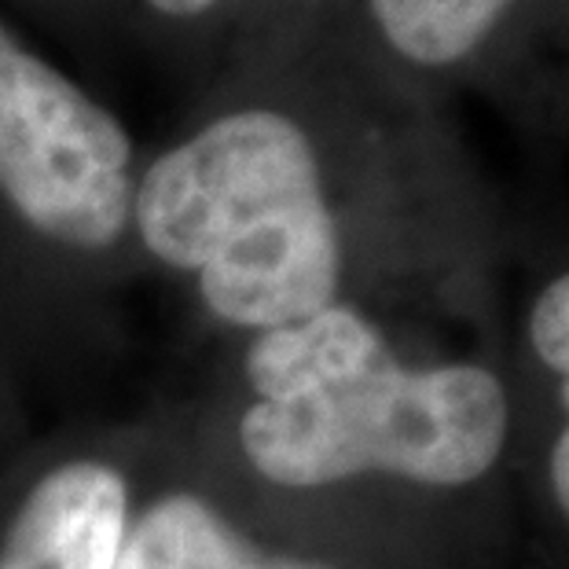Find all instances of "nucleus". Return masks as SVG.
I'll use <instances>...</instances> for the list:
<instances>
[{
  "label": "nucleus",
  "instance_id": "1",
  "mask_svg": "<svg viewBox=\"0 0 569 569\" xmlns=\"http://www.w3.org/2000/svg\"><path fill=\"white\" fill-rule=\"evenodd\" d=\"M247 379L253 405L239 445L250 467L283 489L360 475L463 489L500 463L511 433V401L489 368H408L365 312L338 301L261 331Z\"/></svg>",
  "mask_w": 569,
  "mask_h": 569
},
{
  "label": "nucleus",
  "instance_id": "2",
  "mask_svg": "<svg viewBox=\"0 0 569 569\" xmlns=\"http://www.w3.org/2000/svg\"><path fill=\"white\" fill-rule=\"evenodd\" d=\"M132 228L232 327L261 335L338 301L342 239L317 143L276 107H236L162 151L137 180Z\"/></svg>",
  "mask_w": 569,
  "mask_h": 569
},
{
  "label": "nucleus",
  "instance_id": "3",
  "mask_svg": "<svg viewBox=\"0 0 569 569\" xmlns=\"http://www.w3.org/2000/svg\"><path fill=\"white\" fill-rule=\"evenodd\" d=\"M126 126L0 19V196L70 250H111L132 228Z\"/></svg>",
  "mask_w": 569,
  "mask_h": 569
},
{
  "label": "nucleus",
  "instance_id": "4",
  "mask_svg": "<svg viewBox=\"0 0 569 569\" xmlns=\"http://www.w3.org/2000/svg\"><path fill=\"white\" fill-rule=\"evenodd\" d=\"M126 537V478L100 459H70L22 500L0 569H118Z\"/></svg>",
  "mask_w": 569,
  "mask_h": 569
},
{
  "label": "nucleus",
  "instance_id": "5",
  "mask_svg": "<svg viewBox=\"0 0 569 569\" xmlns=\"http://www.w3.org/2000/svg\"><path fill=\"white\" fill-rule=\"evenodd\" d=\"M118 569H261L239 532L191 492L154 500L129 529Z\"/></svg>",
  "mask_w": 569,
  "mask_h": 569
},
{
  "label": "nucleus",
  "instance_id": "6",
  "mask_svg": "<svg viewBox=\"0 0 569 569\" xmlns=\"http://www.w3.org/2000/svg\"><path fill=\"white\" fill-rule=\"evenodd\" d=\"M515 0H368L382 41L416 67H456Z\"/></svg>",
  "mask_w": 569,
  "mask_h": 569
},
{
  "label": "nucleus",
  "instance_id": "7",
  "mask_svg": "<svg viewBox=\"0 0 569 569\" xmlns=\"http://www.w3.org/2000/svg\"><path fill=\"white\" fill-rule=\"evenodd\" d=\"M529 346L559 379V401L569 416V272L555 276L529 309Z\"/></svg>",
  "mask_w": 569,
  "mask_h": 569
},
{
  "label": "nucleus",
  "instance_id": "8",
  "mask_svg": "<svg viewBox=\"0 0 569 569\" xmlns=\"http://www.w3.org/2000/svg\"><path fill=\"white\" fill-rule=\"evenodd\" d=\"M548 478H551L555 503H559V511L569 518V416H566V427L555 433V445L548 456Z\"/></svg>",
  "mask_w": 569,
  "mask_h": 569
},
{
  "label": "nucleus",
  "instance_id": "9",
  "mask_svg": "<svg viewBox=\"0 0 569 569\" xmlns=\"http://www.w3.org/2000/svg\"><path fill=\"white\" fill-rule=\"evenodd\" d=\"M154 16H166V19H180V22H188V19H206V16H213V11H221L228 8L232 0H143Z\"/></svg>",
  "mask_w": 569,
  "mask_h": 569
},
{
  "label": "nucleus",
  "instance_id": "10",
  "mask_svg": "<svg viewBox=\"0 0 569 569\" xmlns=\"http://www.w3.org/2000/svg\"><path fill=\"white\" fill-rule=\"evenodd\" d=\"M269 569H306V566H290V562H276V566H269Z\"/></svg>",
  "mask_w": 569,
  "mask_h": 569
}]
</instances>
